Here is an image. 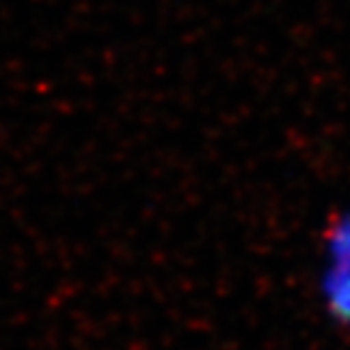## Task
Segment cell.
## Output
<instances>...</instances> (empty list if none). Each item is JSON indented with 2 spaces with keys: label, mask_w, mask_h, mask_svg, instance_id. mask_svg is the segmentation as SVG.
Masks as SVG:
<instances>
[{
  "label": "cell",
  "mask_w": 350,
  "mask_h": 350,
  "mask_svg": "<svg viewBox=\"0 0 350 350\" xmlns=\"http://www.w3.org/2000/svg\"><path fill=\"white\" fill-rule=\"evenodd\" d=\"M319 299L328 321L350 331V212L328 219L323 229Z\"/></svg>",
  "instance_id": "6da1fadb"
}]
</instances>
